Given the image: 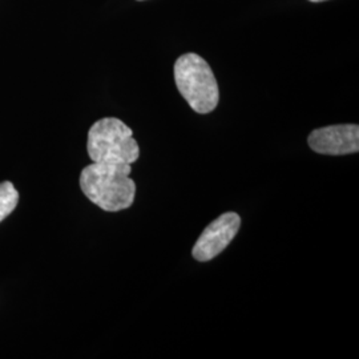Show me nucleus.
<instances>
[{
    "label": "nucleus",
    "instance_id": "3",
    "mask_svg": "<svg viewBox=\"0 0 359 359\" xmlns=\"http://www.w3.org/2000/svg\"><path fill=\"white\" fill-rule=\"evenodd\" d=\"M87 151L93 163L132 164L140 156L133 130L116 117H104L90 127Z\"/></svg>",
    "mask_w": 359,
    "mask_h": 359
},
{
    "label": "nucleus",
    "instance_id": "6",
    "mask_svg": "<svg viewBox=\"0 0 359 359\" xmlns=\"http://www.w3.org/2000/svg\"><path fill=\"white\" fill-rule=\"evenodd\" d=\"M19 203V193L15 189L13 182H0V222L8 217Z\"/></svg>",
    "mask_w": 359,
    "mask_h": 359
},
{
    "label": "nucleus",
    "instance_id": "7",
    "mask_svg": "<svg viewBox=\"0 0 359 359\" xmlns=\"http://www.w3.org/2000/svg\"><path fill=\"white\" fill-rule=\"evenodd\" d=\"M309 1H313V3H321V1H326V0H309Z\"/></svg>",
    "mask_w": 359,
    "mask_h": 359
},
{
    "label": "nucleus",
    "instance_id": "5",
    "mask_svg": "<svg viewBox=\"0 0 359 359\" xmlns=\"http://www.w3.org/2000/svg\"><path fill=\"white\" fill-rule=\"evenodd\" d=\"M309 147L316 154L344 156L359 151V127L357 124H339L314 129L308 137Z\"/></svg>",
    "mask_w": 359,
    "mask_h": 359
},
{
    "label": "nucleus",
    "instance_id": "8",
    "mask_svg": "<svg viewBox=\"0 0 359 359\" xmlns=\"http://www.w3.org/2000/svg\"><path fill=\"white\" fill-rule=\"evenodd\" d=\"M139 1H142V0H139Z\"/></svg>",
    "mask_w": 359,
    "mask_h": 359
},
{
    "label": "nucleus",
    "instance_id": "1",
    "mask_svg": "<svg viewBox=\"0 0 359 359\" xmlns=\"http://www.w3.org/2000/svg\"><path fill=\"white\" fill-rule=\"evenodd\" d=\"M130 164L92 163L80 175V188L86 197L105 212L128 209L135 201L136 184L129 177Z\"/></svg>",
    "mask_w": 359,
    "mask_h": 359
},
{
    "label": "nucleus",
    "instance_id": "4",
    "mask_svg": "<svg viewBox=\"0 0 359 359\" xmlns=\"http://www.w3.org/2000/svg\"><path fill=\"white\" fill-rule=\"evenodd\" d=\"M241 226V218L234 212H226L210 222L193 246L192 255L197 261L206 262L221 255Z\"/></svg>",
    "mask_w": 359,
    "mask_h": 359
},
{
    "label": "nucleus",
    "instance_id": "2",
    "mask_svg": "<svg viewBox=\"0 0 359 359\" xmlns=\"http://www.w3.org/2000/svg\"><path fill=\"white\" fill-rule=\"evenodd\" d=\"M175 81L194 112L206 115L219 100L217 80L210 65L197 53H184L175 63Z\"/></svg>",
    "mask_w": 359,
    "mask_h": 359
}]
</instances>
